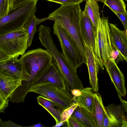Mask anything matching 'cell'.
<instances>
[{"mask_svg": "<svg viewBox=\"0 0 127 127\" xmlns=\"http://www.w3.org/2000/svg\"><path fill=\"white\" fill-rule=\"evenodd\" d=\"M28 127H44L45 126L41 123H37L31 126H26Z\"/></svg>", "mask_w": 127, "mask_h": 127, "instance_id": "8d00e7d4", "label": "cell"}, {"mask_svg": "<svg viewBox=\"0 0 127 127\" xmlns=\"http://www.w3.org/2000/svg\"><path fill=\"white\" fill-rule=\"evenodd\" d=\"M9 0H0V18L7 14L9 11Z\"/></svg>", "mask_w": 127, "mask_h": 127, "instance_id": "d4e9b609", "label": "cell"}, {"mask_svg": "<svg viewBox=\"0 0 127 127\" xmlns=\"http://www.w3.org/2000/svg\"><path fill=\"white\" fill-rule=\"evenodd\" d=\"M90 0H84L88 1ZM96 1L97 2H100L104 3L106 0H93Z\"/></svg>", "mask_w": 127, "mask_h": 127, "instance_id": "f35d334b", "label": "cell"}, {"mask_svg": "<svg viewBox=\"0 0 127 127\" xmlns=\"http://www.w3.org/2000/svg\"><path fill=\"white\" fill-rule=\"evenodd\" d=\"M81 33L84 43L94 52L96 30L85 7L80 19Z\"/></svg>", "mask_w": 127, "mask_h": 127, "instance_id": "9a60e30c", "label": "cell"}, {"mask_svg": "<svg viewBox=\"0 0 127 127\" xmlns=\"http://www.w3.org/2000/svg\"><path fill=\"white\" fill-rule=\"evenodd\" d=\"M53 32L57 37L62 53L75 69L86 63L75 42L66 31L57 22L55 21Z\"/></svg>", "mask_w": 127, "mask_h": 127, "instance_id": "52a82bcc", "label": "cell"}, {"mask_svg": "<svg viewBox=\"0 0 127 127\" xmlns=\"http://www.w3.org/2000/svg\"><path fill=\"white\" fill-rule=\"evenodd\" d=\"M30 92L35 93L52 100L63 110L69 106L73 102L71 92L54 85L38 86Z\"/></svg>", "mask_w": 127, "mask_h": 127, "instance_id": "ba28073f", "label": "cell"}, {"mask_svg": "<svg viewBox=\"0 0 127 127\" xmlns=\"http://www.w3.org/2000/svg\"><path fill=\"white\" fill-rule=\"evenodd\" d=\"M22 81L0 75V90L5 99L10 97L15 90L21 85Z\"/></svg>", "mask_w": 127, "mask_h": 127, "instance_id": "d6986e66", "label": "cell"}, {"mask_svg": "<svg viewBox=\"0 0 127 127\" xmlns=\"http://www.w3.org/2000/svg\"><path fill=\"white\" fill-rule=\"evenodd\" d=\"M28 47L27 33L24 29L0 36V50L11 58L22 56Z\"/></svg>", "mask_w": 127, "mask_h": 127, "instance_id": "8992f818", "label": "cell"}, {"mask_svg": "<svg viewBox=\"0 0 127 127\" xmlns=\"http://www.w3.org/2000/svg\"><path fill=\"white\" fill-rule=\"evenodd\" d=\"M78 106L73 102L70 106L63 110L60 116V122H65L71 116L75 109Z\"/></svg>", "mask_w": 127, "mask_h": 127, "instance_id": "cb8c5ba5", "label": "cell"}, {"mask_svg": "<svg viewBox=\"0 0 127 127\" xmlns=\"http://www.w3.org/2000/svg\"><path fill=\"white\" fill-rule=\"evenodd\" d=\"M46 85H54L60 88L66 90L62 77L53 63L37 79L32 89L38 86Z\"/></svg>", "mask_w": 127, "mask_h": 127, "instance_id": "7c38bea8", "label": "cell"}, {"mask_svg": "<svg viewBox=\"0 0 127 127\" xmlns=\"http://www.w3.org/2000/svg\"><path fill=\"white\" fill-rule=\"evenodd\" d=\"M38 104L46 110L55 120L56 124L60 122V116L63 110L54 102L41 95L37 97Z\"/></svg>", "mask_w": 127, "mask_h": 127, "instance_id": "ac0fdd59", "label": "cell"}, {"mask_svg": "<svg viewBox=\"0 0 127 127\" xmlns=\"http://www.w3.org/2000/svg\"><path fill=\"white\" fill-rule=\"evenodd\" d=\"M85 7L96 31L98 20L100 17L99 7L97 2L93 0L86 1Z\"/></svg>", "mask_w": 127, "mask_h": 127, "instance_id": "44dd1931", "label": "cell"}, {"mask_svg": "<svg viewBox=\"0 0 127 127\" xmlns=\"http://www.w3.org/2000/svg\"><path fill=\"white\" fill-rule=\"evenodd\" d=\"M105 107L101 95L97 93H94L93 114L97 127H103Z\"/></svg>", "mask_w": 127, "mask_h": 127, "instance_id": "ffe728a7", "label": "cell"}, {"mask_svg": "<svg viewBox=\"0 0 127 127\" xmlns=\"http://www.w3.org/2000/svg\"><path fill=\"white\" fill-rule=\"evenodd\" d=\"M20 59L30 77L28 80L22 81L21 85L14 93L18 98L24 100L37 79L52 63V57L47 50L38 48L28 51Z\"/></svg>", "mask_w": 127, "mask_h": 127, "instance_id": "7a4b0ae2", "label": "cell"}, {"mask_svg": "<svg viewBox=\"0 0 127 127\" xmlns=\"http://www.w3.org/2000/svg\"><path fill=\"white\" fill-rule=\"evenodd\" d=\"M110 36L113 48L119 53L121 61H127V30L121 31L116 24L109 23Z\"/></svg>", "mask_w": 127, "mask_h": 127, "instance_id": "8fae6325", "label": "cell"}, {"mask_svg": "<svg viewBox=\"0 0 127 127\" xmlns=\"http://www.w3.org/2000/svg\"><path fill=\"white\" fill-rule=\"evenodd\" d=\"M114 49L111 41L108 17L103 15L98 19L95 40L94 54L101 69L104 70Z\"/></svg>", "mask_w": 127, "mask_h": 127, "instance_id": "5b68a950", "label": "cell"}, {"mask_svg": "<svg viewBox=\"0 0 127 127\" xmlns=\"http://www.w3.org/2000/svg\"><path fill=\"white\" fill-rule=\"evenodd\" d=\"M120 100L122 103V105L125 111L127 113V101L125 100H123L120 95H118Z\"/></svg>", "mask_w": 127, "mask_h": 127, "instance_id": "1f68e13d", "label": "cell"}, {"mask_svg": "<svg viewBox=\"0 0 127 127\" xmlns=\"http://www.w3.org/2000/svg\"><path fill=\"white\" fill-rule=\"evenodd\" d=\"M105 67L118 95L121 97L125 96L127 91L125 86V77L115 60L109 59L106 64Z\"/></svg>", "mask_w": 127, "mask_h": 127, "instance_id": "4fadbf2b", "label": "cell"}, {"mask_svg": "<svg viewBox=\"0 0 127 127\" xmlns=\"http://www.w3.org/2000/svg\"><path fill=\"white\" fill-rule=\"evenodd\" d=\"M0 127H8L2 121L0 118Z\"/></svg>", "mask_w": 127, "mask_h": 127, "instance_id": "74e56055", "label": "cell"}, {"mask_svg": "<svg viewBox=\"0 0 127 127\" xmlns=\"http://www.w3.org/2000/svg\"><path fill=\"white\" fill-rule=\"evenodd\" d=\"M119 53L115 49H114L111 55V59L115 60L116 59L118 56Z\"/></svg>", "mask_w": 127, "mask_h": 127, "instance_id": "e575fe53", "label": "cell"}, {"mask_svg": "<svg viewBox=\"0 0 127 127\" xmlns=\"http://www.w3.org/2000/svg\"><path fill=\"white\" fill-rule=\"evenodd\" d=\"M9 98L6 99L0 90V113H5V109L8 107Z\"/></svg>", "mask_w": 127, "mask_h": 127, "instance_id": "4316f807", "label": "cell"}, {"mask_svg": "<svg viewBox=\"0 0 127 127\" xmlns=\"http://www.w3.org/2000/svg\"><path fill=\"white\" fill-rule=\"evenodd\" d=\"M66 121L65 122H60L57 124H56L55 125L53 126L52 127H59L63 126L65 125H66Z\"/></svg>", "mask_w": 127, "mask_h": 127, "instance_id": "d590c367", "label": "cell"}, {"mask_svg": "<svg viewBox=\"0 0 127 127\" xmlns=\"http://www.w3.org/2000/svg\"><path fill=\"white\" fill-rule=\"evenodd\" d=\"M61 4V5L69 4H80L84 0H46Z\"/></svg>", "mask_w": 127, "mask_h": 127, "instance_id": "484cf974", "label": "cell"}, {"mask_svg": "<svg viewBox=\"0 0 127 127\" xmlns=\"http://www.w3.org/2000/svg\"><path fill=\"white\" fill-rule=\"evenodd\" d=\"M51 32L50 27L41 25L38 29L39 39L41 44L51 55L52 62L62 77L66 90L71 92L73 89L83 88L82 82L77 74L76 69L57 49L52 38Z\"/></svg>", "mask_w": 127, "mask_h": 127, "instance_id": "6da1fadb", "label": "cell"}, {"mask_svg": "<svg viewBox=\"0 0 127 127\" xmlns=\"http://www.w3.org/2000/svg\"><path fill=\"white\" fill-rule=\"evenodd\" d=\"M81 94L77 97L73 96V102L93 114L94 93L91 87L80 89Z\"/></svg>", "mask_w": 127, "mask_h": 127, "instance_id": "e0dca14e", "label": "cell"}, {"mask_svg": "<svg viewBox=\"0 0 127 127\" xmlns=\"http://www.w3.org/2000/svg\"><path fill=\"white\" fill-rule=\"evenodd\" d=\"M0 75L22 81L30 77L20 59L13 58L0 61Z\"/></svg>", "mask_w": 127, "mask_h": 127, "instance_id": "9c48e42d", "label": "cell"}, {"mask_svg": "<svg viewBox=\"0 0 127 127\" xmlns=\"http://www.w3.org/2000/svg\"><path fill=\"white\" fill-rule=\"evenodd\" d=\"M71 93L73 96L74 97H77L79 96L81 93L80 89H74L72 90Z\"/></svg>", "mask_w": 127, "mask_h": 127, "instance_id": "d6a6232c", "label": "cell"}, {"mask_svg": "<svg viewBox=\"0 0 127 127\" xmlns=\"http://www.w3.org/2000/svg\"><path fill=\"white\" fill-rule=\"evenodd\" d=\"M29 0H9V9L13 8L22 3Z\"/></svg>", "mask_w": 127, "mask_h": 127, "instance_id": "f546056e", "label": "cell"}, {"mask_svg": "<svg viewBox=\"0 0 127 127\" xmlns=\"http://www.w3.org/2000/svg\"><path fill=\"white\" fill-rule=\"evenodd\" d=\"M85 52L89 75V82L94 92L98 90V73L99 65L94 52L84 43Z\"/></svg>", "mask_w": 127, "mask_h": 127, "instance_id": "5bb4252c", "label": "cell"}, {"mask_svg": "<svg viewBox=\"0 0 127 127\" xmlns=\"http://www.w3.org/2000/svg\"><path fill=\"white\" fill-rule=\"evenodd\" d=\"M11 58L8 55L0 50V61Z\"/></svg>", "mask_w": 127, "mask_h": 127, "instance_id": "836d02e7", "label": "cell"}, {"mask_svg": "<svg viewBox=\"0 0 127 127\" xmlns=\"http://www.w3.org/2000/svg\"><path fill=\"white\" fill-rule=\"evenodd\" d=\"M38 0H29L9 10L0 18V36L10 32L24 29L27 21L36 11Z\"/></svg>", "mask_w": 127, "mask_h": 127, "instance_id": "277c9868", "label": "cell"}, {"mask_svg": "<svg viewBox=\"0 0 127 127\" xmlns=\"http://www.w3.org/2000/svg\"><path fill=\"white\" fill-rule=\"evenodd\" d=\"M71 116L76 120L81 127H97L93 114L82 107L77 106Z\"/></svg>", "mask_w": 127, "mask_h": 127, "instance_id": "2e32d148", "label": "cell"}, {"mask_svg": "<svg viewBox=\"0 0 127 127\" xmlns=\"http://www.w3.org/2000/svg\"><path fill=\"white\" fill-rule=\"evenodd\" d=\"M3 123L8 127H26V126H22L19 125H18L16 124L13 122L11 120H10L7 121H3Z\"/></svg>", "mask_w": 127, "mask_h": 127, "instance_id": "4dcf8cb0", "label": "cell"}, {"mask_svg": "<svg viewBox=\"0 0 127 127\" xmlns=\"http://www.w3.org/2000/svg\"><path fill=\"white\" fill-rule=\"evenodd\" d=\"M65 126L67 127H81L77 121L71 116L66 121Z\"/></svg>", "mask_w": 127, "mask_h": 127, "instance_id": "f1b7e54d", "label": "cell"}, {"mask_svg": "<svg viewBox=\"0 0 127 127\" xmlns=\"http://www.w3.org/2000/svg\"><path fill=\"white\" fill-rule=\"evenodd\" d=\"M126 0V1H127V0Z\"/></svg>", "mask_w": 127, "mask_h": 127, "instance_id": "ab89813d", "label": "cell"}, {"mask_svg": "<svg viewBox=\"0 0 127 127\" xmlns=\"http://www.w3.org/2000/svg\"><path fill=\"white\" fill-rule=\"evenodd\" d=\"M125 111L122 105L110 104L105 107L103 127H127Z\"/></svg>", "mask_w": 127, "mask_h": 127, "instance_id": "30bf717a", "label": "cell"}, {"mask_svg": "<svg viewBox=\"0 0 127 127\" xmlns=\"http://www.w3.org/2000/svg\"><path fill=\"white\" fill-rule=\"evenodd\" d=\"M38 19L35 14L32 15L27 21L24 26L28 35V47L31 45L34 35L37 32L36 25Z\"/></svg>", "mask_w": 127, "mask_h": 127, "instance_id": "7402d4cb", "label": "cell"}, {"mask_svg": "<svg viewBox=\"0 0 127 127\" xmlns=\"http://www.w3.org/2000/svg\"><path fill=\"white\" fill-rule=\"evenodd\" d=\"M113 12L118 17L123 24L124 30L127 29V14L121 13L115 11Z\"/></svg>", "mask_w": 127, "mask_h": 127, "instance_id": "83f0119b", "label": "cell"}, {"mask_svg": "<svg viewBox=\"0 0 127 127\" xmlns=\"http://www.w3.org/2000/svg\"><path fill=\"white\" fill-rule=\"evenodd\" d=\"M104 4L113 11L127 14L126 5L123 0H106Z\"/></svg>", "mask_w": 127, "mask_h": 127, "instance_id": "603a6c76", "label": "cell"}, {"mask_svg": "<svg viewBox=\"0 0 127 127\" xmlns=\"http://www.w3.org/2000/svg\"><path fill=\"white\" fill-rule=\"evenodd\" d=\"M82 11L80 4L63 5L50 14L48 18L57 22L67 32L77 45L87 64L80 27Z\"/></svg>", "mask_w": 127, "mask_h": 127, "instance_id": "3957f363", "label": "cell"}]
</instances>
